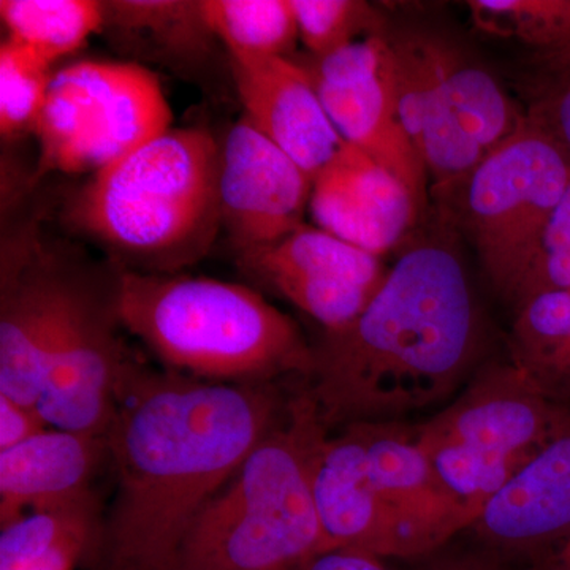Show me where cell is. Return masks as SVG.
<instances>
[{
    "label": "cell",
    "mask_w": 570,
    "mask_h": 570,
    "mask_svg": "<svg viewBox=\"0 0 570 570\" xmlns=\"http://www.w3.org/2000/svg\"><path fill=\"white\" fill-rule=\"evenodd\" d=\"M92 494L22 515L0 534V570H73L96 539Z\"/></svg>",
    "instance_id": "obj_22"
},
{
    "label": "cell",
    "mask_w": 570,
    "mask_h": 570,
    "mask_svg": "<svg viewBox=\"0 0 570 570\" xmlns=\"http://www.w3.org/2000/svg\"><path fill=\"white\" fill-rule=\"evenodd\" d=\"M0 18L7 39L31 48L52 66L107 24V7L94 0H2Z\"/></svg>",
    "instance_id": "obj_23"
},
{
    "label": "cell",
    "mask_w": 570,
    "mask_h": 570,
    "mask_svg": "<svg viewBox=\"0 0 570 570\" xmlns=\"http://www.w3.org/2000/svg\"><path fill=\"white\" fill-rule=\"evenodd\" d=\"M219 151L204 129H168L92 175L67 209L70 224L149 273H176L223 227Z\"/></svg>",
    "instance_id": "obj_4"
},
{
    "label": "cell",
    "mask_w": 570,
    "mask_h": 570,
    "mask_svg": "<svg viewBox=\"0 0 570 570\" xmlns=\"http://www.w3.org/2000/svg\"><path fill=\"white\" fill-rule=\"evenodd\" d=\"M198 6L206 28L230 55L288 58L299 39L291 0H198Z\"/></svg>",
    "instance_id": "obj_24"
},
{
    "label": "cell",
    "mask_w": 570,
    "mask_h": 570,
    "mask_svg": "<svg viewBox=\"0 0 570 570\" xmlns=\"http://www.w3.org/2000/svg\"><path fill=\"white\" fill-rule=\"evenodd\" d=\"M482 322L455 247H409L365 309L313 347L309 395L325 426L401 422L452 395L478 362Z\"/></svg>",
    "instance_id": "obj_2"
},
{
    "label": "cell",
    "mask_w": 570,
    "mask_h": 570,
    "mask_svg": "<svg viewBox=\"0 0 570 570\" xmlns=\"http://www.w3.org/2000/svg\"><path fill=\"white\" fill-rule=\"evenodd\" d=\"M156 75L138 63L81 61L52 77L37 119L40 174H99L171 129Z\"/></svg>",
    "instance_id": "obj_8"
},
{
    "label": "cell",
    "mask_w": 570,
    "mask_h": 570,
    "mask_svg": "<svg viewBox=\"0 0 570 570\" xmlns=\"http://www.w3.org/2000/svg\"><path fill=\"white\" fill-rule=\"evenodd\" d=\"M107 298L66 266L55 332L41 389L40 414L50 428L105 438L127 367L124 348Z\"/></svg>",
    "instance_id": "obj_9"
},
{
    "label": "cell",
    "mask_w": 570,
    "mask_h": 570,
    "mask_svg": "<svg viewBox=\"0 0 570 570\" xmlns=\"http://www.w3.org/2000/svg\"><path fill=\"white\" fill-rule=\"evenodd\" d=\"M527 570H546V569H543V566L540 564V562H534V564H532L531 568L527 569Z\"/></svg>",
    "instance_id": "obj_35"
},
{
    "label": "cell",
    "mask_w": 570,
    "mask_h": 570,
    "mask_svg": "<svg viewBox=\"0 0 570 570\" xmlns=\"http://www.w3.org/2000/svg\"><path fill=\"white\" fill-rule=\"evenodd\" d=\"M527 121L489 70L456 52L428 100L415 148L434 193L445 194L474 171Z\"/></svg>",
    "instance_id": "obj_14"
},
{
    "label": "cell",
    "mask_w": 570,
    "mask_h": 570,
    "mask_svg": "<svg viewBox=\"0 0 570 570\" xmlns=\"http://www.w3.org/2000/svg\"><path fill=\"white\" fill-rule=\"evenodd\" d=\"M269 384H224L130 363L105 434L118 491L104 570H176L205 505L279 422Z\"/></svg>",
    "instance_id": "obj_1"
},
{
    "label": "cell",
    "mask_w": 570,
    "mask_h": 570,
    "mask_svg": "<svg viewBox=\"0 0 570 570\" xmlns=\"http://www.w3.org/2000/svg\"><path fill=\"white\" fill-rule=\"evenodd\" d=\"M39 407L26 406L11 397L0 395V452L17 448L48 430Z\"/></svg>",
    "instance_id": "obj_30"
},
{
    "label": "cell",
    "mask_w": 570,
    "mask_h": 570,
    "mask_svg": "<svg viewBox=\"0 0 570 570\" xmlns=\"http://www.w3.org/2000/svg\"><path fill=\"white\" fill-rule=\"evenodd\" d=\"M528 122L550 138L570 163V51L539 55Z\"/></svg>",
    "instance_id": "obj_28"
},
{
    "label": "cell",
    "mask_w": 570,
    "mask_h": 570,
    "mask_svg": "<svg viewBox=\"0 0 570 570\" xmlns=\"http://www.w3.org/2000/svg\"><path fill=\"white\" fill-rule=\"evenodd\" d=\"M314 505L330 550L351 549L409 560L403 523L371 480L354 425L318 442L311 472Z\"/></svg>",
    "instance_id": "obj_17"
},
{
    "label": "cell",
    "mask_w": 570,
    "mask_h": 570,
    "mask_svg": "<svg viewBox=\"0 0 570 570\" xmlns=\"http://www.w3.org/2000/svg\"><path fill=\"white\" fill-rule=\"evenodd\" d=\"M557 291H570V184L543 230L513 307L517 309L532 296Z\"/></svg>",
    "instance_id": "obj_29"
},
{
    "label": "cell",
    "mask_w": 570,
    "mask_h": 570,
    "mask_svg": "<svg viewBox=\"0 0 570 570\" xmlns=\"http://www.w3.org/2000/svg\"><path fill=\"white\" fill-rule=\"evenodd\" d=\"M554 553H560V554H564V557H570V538L568 540H566V542L562 543L560 549L554 551Z\"/></svg>",
    "instance_id": "obj_34"
},
{
    "label": "cell",
    "mask_w": 570,
    "mask_h": 570,
    "mask_svg": "<svg viewBox=\"0 0 570 570\" xmlns=\"http://www.w3.org/2000/svg\"><path fill=\"white\" fill-rule=\"evenodd\" d=\"M535 562H540L546 570H570V557L560 553H551L543 560Z\"/></svg>",
    "instance_id": "obj_33"
},
{
    "label": "cell",
    "mask_w": 570,
    "mask_h": 570,
    "mask_svg": "<svg viewBox=\"0 0 570 570\" xmlns=\"http://www.w3.org/2000/svg\"><path fill=\"white\" fill-rule=\"evenodd\" d=\"M480 29L515 39L538 55L570 51V0H471Z\"/></svg>",
    "instance_id": "obj_25"
},
{
    "label": "cell",
    "mask_w": 570,
    "mask_h": 570,
    "mask_svg": "<svg viewBox=\"0 0 570 570\" xmlns=\"http://www.w3.org/2000/svg\"><path fill=\"white\" fill-rule=\"evenodd\" d=\"M309 209L316 227L377 257L400 245L423 212L395 175L347 142L313 179Z\"/></svg>",
    "instance_id": "obj_15"
},
{
    "label": "cell",
    "mask_w": 570,
    "mask_h": 570,
    "mask_svg": "<svg viewBox=\"0 0 570 570\" xmlns=\"http://www.w3.org/2000/svg\"><path fill=\"white\" fill-rule=\"evenodd\" d=\"M352 425L365 448L374 487L403 523L409 560L436 553L464 531L420 448L417 426L401 422Z\"/></svg>",
    "instance_id": "obj_19"
},
{
    "label": "cell",
    "mask_w": 570,
    "mask_h": 570,
    "mask_svg": "<svg viewBox=\"0 0 570 570\" xmlns=\"http://www.w3.org/2000/svg\"><path fill=\"white\" fill-rule=\"evenodd\" d=\"M291 570H392L382 558L365 551L335 549L318 553Z\"/></svg>",
    "instance_id": "obj_32"
},
{
    "label": "cell",
    "mask_w": 570,
    "mask_h": 570,
    "mask_svg": "<svg viewBox=\"0 0 570 570\" xmlns=\"http://www.w3.org/2000/svg\"><path fill=\"white\" fill-rule=\"evenodd\" d=\"M570 184V163L524 121L482 164L442 195L478 250L494 291L515 303L551 214Z\"/></svg>",
    "instance_id": "obj_7"
},
{
    "label": "cell",
    "mask_w": 570,
    "mask_h": 570,
    "mask_svg": "<svg viewBox=\"0 0 570 570\" xmlns=\"http://www.w3.org/2000/svg\"><path fill=\"white\" fill-rule=\"evenodd\" d=\"M66 265L26 225L3 238L0 268V395L39 403Z\"/></svg>",
    "instance_id": "obj_12"
},
{
    "label": "cell",
    "mask_w": 570,
    "mask_h": 570,
    "mask_svg": "<svg viewBox=\"0 0 570 570\" xmlns=\"http://www.w3.org/2000/svg\"><path fill=\"white\" fill-rule=\"evenodd\" d=\"M569 425L570 404L551 401L512 363H498L480 370L417 433L439 487L469 530Z\"/></svg>",
    "instance_id": "obj_6"
},
{
    "label": "cell",
    "mask_w": 570,
    "mask_h": 570,
    "mask_svg": "<svg viewBox=\"0 0 570 570\" xmlns=\"http://www.w3.org/2000/svg\"><path fill=\"white\" fill-rule=\"evenodd\" d=\"M55 75L31 48L6 39L0 47V132L17 137L33 129Z\"/></svg>",
    "instance_id": "obj_27"
},
{
    "label": "cell",
    "mask_w": 570,
    "mask_h": 570,
    "mask_svg": "<svg viewBox=\"0 0 570 570\" xmlns=\"http://www.w3.org/2000/svg\"><path fill=\"white\" fill-rule=\"evenodd\" d=\"M313 178L247 118L220 141V223L238 253L264 247L305 225Z\"/></svg>",
    "instance_id": "obj_13"
},
{
    "label": "cell",
    "mask_w": 570,
    "mask_h": 570,
    "mask_svg": "<svg viewBox=\"0 0 570 570\" xmlns=\"http://www.w3.org/2000/svg\"><path fill=\"white\" fill-rule=\"evenodd\" d=\"M510 363L551 401L570 404V291L535 295L517 307Z\"/></svg>",
    "instance_id": "obj_21"
},
{
    "label": "cell",
    "mask_w": 570,
    "mask_h": 570,
    "mask_svg": "<svg viewBox=\"0 0 570 570\" xmlns=\"http://www.w3.org/2000/svg\"><path fill=\"white\" fill-rule=\"evenodd\" d=\"M415 570H515L505 561L504 554L485 549L438 550L436 553L420 558Z\"/></svg>",
    "instance_id": "obj_31"
},
{
    "label": "cell",
    "mask_w": 570,
    "mask_h": 570,
    "mask_svg": "<svg viewBox=\"0 0 570 570\" xmlns=\"http://www.w3.org/2000/svg\"><path fill=\"white\" fill-rule=\"evenodd\" d=\"M230 61L245 118L316 178L346 142L302 63L281 56L230 55Z\"/></svg>",
    "instance_id": "obj_16"
},
{
    "label": "cell",
    "mask_w": 570,
    "mask_h": 570,
    "mask_svg": "<svg viewBox=\"0 0 570 570\" xmlns=\"http://www.w3.org/2000/svg\"><path fill=\"white\" fill-rule=\"evenodd\" d=\"M298 62L344 142L387 168L425 209L428 174L401 121L389 33Z\"/></svg>",
    "instance_id": "obj_10"
},
{
    "label": "cell",
    "mask_w": 570,
    "mask_h": 570,
    "mask_svg": "<svg viewBox=\"0 0 570 570\" xmlns=\"http://www.w3.org/2000/svg\"><path fill=\"white\" fill-rule=\"evenodd\" d=\"M299 40L309 56H326L355 41L387 36L381 11L362 0H291Z\"/></svg>",
    "instance_id": "obj_26"
},
{
    "label": "cell",
    "mask_w": 570,
    "mask_h": 570,
    "mask_svg": "<svg viewBox=\"0 0 570 570\" xmlns=\"http://www.w3.org/2000/svg\"><path fill=\"white\" fill-rule=\"evenodd\" d=\"M111 299L119 325L174 373L224 384L313 373V347L295 322L246 285L124 268Z\"/></svg>",
    "instance_id": "obj_3"
},
{
    "label": "cell",
    "mask_w": 570,
    "mask_h": 570,
    "mask_svg": "<svg viewBox=\"0 0 570 570\" xmlns=\"http://www.w3.org/2000/svg\"><path fill=\"white\" fill-rule=\"evenodd\" d=\"M107 452L105 438L48 428L0 452V524L9 527L37 510L59 508L91 493V480Z\"/></svg>",
    "instance_id": "obj_20"
},
{
    "label": "cell",
    "mask_w": 570,
    "mask_h": 570,
    "mask_svg": "<svg viewBox=\"0 0 570 570\" xmlns=\"http://www.w3.org/2000/svg\"><path fill=\"white\" fill-rule=\"evenodd\" d=\"M238 264L325 332L351 324L389 273L377 255L306 224L272 245L238 253Z\"/></svg>",
    "instance_id": "obj_11"
},
{
    "label": "cell",
    "mask_w": 570,
    "mask_h": 570,
    "mask_svg": "<svg viewBox=\"0 0 570 570\" xmlns=\"http://www.w3.org/2000/svg\"><path fill=\"white\" fill-rule=\"evenodd\" d=\"M326 433L305 390L202 510L176 570H291L328 551L311 485Z\"/></svg>",
    "instance_id": "obj_5"
},
{
    "label": "cell",
    "mask_w": 570,
    "mask_h": 570,
    "mask_svg": "<svg viewBox=\"0 0 570 570\" xmlns=\"http://www.w3.org/2000/svg\"><path fill=\"white\" fill-rule=\"evenodd\" d=\"M469 530L501 554L540 561L560 549L570 538V425L491 499Z\"/></svg>",
    "instance_id": "obj_18"
}]
</instances>
